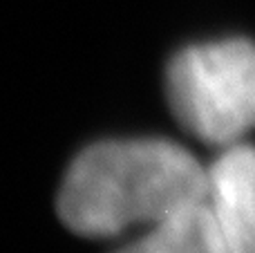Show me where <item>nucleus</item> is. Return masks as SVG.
I'll list each match as a JSON object with an SVG mask.
<instances>
[{"label":"nucleus","instance_id":"f257e3e1","mask_svg":"<svg viewBox=\"0 0 255 253\" xmlns=\"http://www.w3.org/2000/svg\"><path fill=\"white\" fill-rule=\"evenodd\" d=\"M206 168L166 139L101 141L67 170L56 211L83 238H115L132 227L159 224L206 202Z\"/></svg>","mask_w":255,"mask_h":253},{"label":"nucleus","instance_id":"f03ea898","mask_svg":"<svg viewBox=\"0 0 255 253\" xmlns=\"http://www.w3.org/2000/svg\"><path fill=\"white\" fill-rule=\"evenodd\" d=\"M168 101L181 128L213 146H231L255 128V43L226 38L190 45L166 72Z\"/></svg>","mask_w":255,"mask_h":253},{"label":"nucleus","instance_id":"7ed1b4c3","mask_svg":"<svg viewBox=\"0 0 255 253\" xmlns=\"http://www.w3.org/2000/svg\"><path fill=\"white\" fill-rule=\"evenodd\" d=\"M208 175L206 204L229 253H255V148L231 146Z\"/></svg>","mask_w":255,"mask_h":253},{"label":"nucleus","instance_id":"20e7f679","mask_svg":"<svg viewBox=\"0 0 255 253\" xmlns=\"http://www.w3.org/2000/svg\"><path fill=\"white\" fill-rule=\"evenodd\" d=\"M119 253H229L206 202L154 224L141 240Z\"/></svg>","mask_w":255,"mask_h":253}]
</instances>
